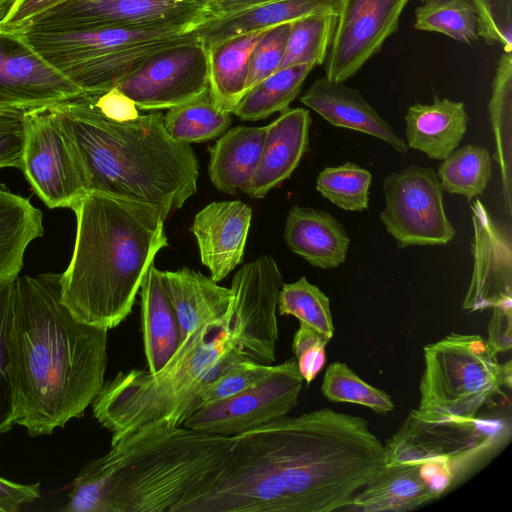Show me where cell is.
Returning <instances> with one entry per match:
<instances>
[{
  "instance_id": "39",
  "label": "cell",
  "mask_w": 512,
  "mask_h": 512,
  "mask_svg": "<svg viewBox=\"0 0 512 512\" xmlns=\"http://www.w3.org/2000/svg\"><path fill=\"white\" fill-rule=\"evenodd\" d=\"M321 392L330 401L359 404L378 414L389 413L395 408L392 398L384 390L362 380L341 361H333L326 368Z\"/></svg>"
},
{
  "instance_id": "38",
  "label": "cell",
  "mask_w": 512,
  "mask_h": 512,
  "mask_svg": "<svg viewBox=\"0 0 512 512\" xmlns=\"http://www.w3.org/2000/svg\"><path fill=\"white\" fill-rule=\"evenodd\" d=\"M372 174L353 162L321 170L316 179V190L337 207L350 212L368 209Z\"/></svg>"
},
{
  "instance_id": "15",
  "label": "cell",
  "mask_w": 512,
  "mask_h": 512,
  "mask_svg": "<svg viewBox=\"0 0 512 512\" xmlns=\"http://www.w3.org/2000/svg\"><path fill=\"white\" fill-rule=\"evenodd\" d=\"M199 26L189 24L79 30H17L50 65L64 75L73 67L129 49L182 40L193 34Z\"/></svg>"
},
{
  "instance_id": "43",
  "label": "cell",
  "mask_w": 512,
  "mask_h": 512,
  "mask_svg": "<svg viewBox=\"0 0 512 512\" xmlns=\"http://www.w3.org/2000/svg\"><path fill=\"white\" fill-rule=\"evenodd\" d=\"M290 28L291 22L270 28L255 45L250 55L246 92L279 69Z\"/></svg>"
},
{
  "instance_id": "50",
  "label": "cell",
  "mask_w": 512,
  "mask_h": 512,
  "mask_svg": "<svg viewBox=\"0 0 512 512\" xmlns=\"http://www.w3.org/2000/svg\"><path fill=\"white\" fill-rule=\"evenodd\" d=\"M271 1L274 0H209L208 8L215 19Z\"/></svg>"
},
{
  "instance_id": "10",
  "label": "cell",
  "mask_w": 512,
  "mask_h": 512,
  "mask_svg": "<svg viewBox=\"0 0 512 512\" xmlns=\"http://www.w3.org/2000/svg\"><path fill=\"white\" fill-rule=\"evenodd\" d=\"M382 185L385 207L379 217L399 248L446 245L454 238L432 168L409 165L387 175Z\"/></svg>"
},
{
  "instance_id": "51",
  "label": "cell",
  "mask_w": 512,
  "mask_h": 512,
  "mask_svg": "<svg viewBox=\"0 0 512 512\" xmlns=\"http://www.w3.org/2000/svg\"><path fill=\"white\" fill-rule=\"evenodd\" d=\"M11 2L12 0H0V11H2L4 8H8Z\"/></svg>"
},
{
  "instance_id": "45",
  "label": "cell",
  "mask_w": 512,
  "mask_h": 512,
  "mask_svg": "<svg viewBox=\"0 0 512 512\" xmlns=\"http://www.w3.org/2000/svg\"><path fill=\"white\" fill-rule=\"evenodd\" d=\"M82 95L108 119L123 122L140 115L134 101L116 87L104 91L83 92Z\"/></svg>"
},
{
  "instance_id": "30",
  "label": "cell",
  "mask_w": 512,
  "mask_h": 512,
  "mask_svg": "<svg viewBox=\"0 0 512 512\" xmlns=\"http://www.w3.org/2000/svg\"><path fill=\"white\" fill-rule=\"evenodd\" d=\"M265 31L224 39L207 48L209 92L221 110L231 113L245 94L250 55Z\"/></svg>"
},
{
  "instance_id": "27",
  "label": "cell",
  "mask_w": 512,
  "mask_h": 512,
  "mask_svg": "<svg viewBox=\"0 0 512 512\" xmlns=\"http://www.w3.org/2000/svg\"><path fill=\"white\" fill-rule=\"evenodd\" d=\"M160 271L151 265L139 290L144 354L151 373L166 365L181 343L179 323Z\"/></svg>"
},
{
  "instance_id": "47",
  "label": "cell",
  "mask_w": 512,
  "mask_h": 512,
  "mask_svg": "<svg viewBox=\"0 0 512 512\" xmlns=\"http://www.w3.org/2000/svg\"><path fill=\"white\" fill-rule=\"evenodd\" d=\"M486 342L495 353L509 352L512 347V306L492 308Z\"/></svg>"
},
{
  "instance_id": "11",
  "label": "cell",
  "mask_w": 512,
  "mask_h": 512,
  "mask_svg": "<svg viewBox=\"0 0 512 512\" xmlns=\"http://www.w3.org/2000/svg\"><path fill=\"white\" fill-rule=\"evenodd\" d=\"M282 284L278 264L267 254L243 265L232 278V300L225 317L235 348L247 360L263 365L276 360Z\"/></svg>"
},
{
  "instance_id": "37",
  "label": "cell",
  "mask_w": 512,
  "mask_h": 512,
  "mask_svg": "<svg viewBox=\"0 0 512 512\" xmlns=\"http://www.w3.org/2000/svg\"><path fill=\"white\" fill-rule=\"evenodd\" d=\"M414 28L461 43L478 41L477 17L469 0H428L415 9Z\"/></svg>"
},
{
  "instance_id": "42",
  "label": "cell",
  "mask_w": 512,
  "mask_h": 512,
  "mask_svg": "<svg viewBox=\"0 0 512 512\" xmlns=\"http://www.w3.org/2000/svg\"><path fill=\"white\" fill-rule=\"evenodd\" d=\"M477 17V33L487 44L512 52V0H469Z\"/></svg>"
},
{
  "instance_id": "16",
  "label": "cell",
  "mask_w": 512,
  "mask_h": 512,
  "mask_svg": "<svg viewBox=\"0 0 512 512\" xmlns=\"http://www.w3.org/2000/svg\"><path fill=\"white\" fill-rule=\"evenodd\" d=\"M409 0H340L325 77L346 82L399 28Z\"/></svg>"
},
{
  "instance_id": "41",
  "label": "cell",
  "mask_w": 512,
  "mask_h": 512,
  "mask_svg": "<svg viewBox=\"0 0 512 512\" xmlns=\"http://www.w3.org/2000/svg\"><path fill=\"white\" fill-rule=\"evenodd\" d=\"M273 366L247 359L234 362L205 388L199 407L244 391L266 376Z\"/></svg>"
},
{
  "instance_id": "28",
  "label": "cell",
  "mask_w": 512,
  "mask_h": 512,
  "mask_svg": "<svg viewBox=\"0 0 512 512\" xmlns=\"http://www.w3.org/2000/svg\"><path fill=\"white\" fill-rule=\"evenodd\" d=\"M439 496L417 465L385 466L384 470L352 499L347 510L362 512L415 509Z\"/></svg>"
},
{
  "instance_id": "52",
  "label": "cell",
  "mask_w": 512,
  "mask_h": 512,
  "mask_svg": "<svg viewBox=\"0 0 512 512\" xmlns=\"http://www.w3.org/2000/svg\"><path fill=\"white\" fill-rule=\"evenodd\" d=\"M9 110H21V109L5 108V107H1V106H0V112H3V111H9Z\"/></svg>"
},
{
  "instance_id": "46",
  "label": "cell",
  "mask_w": 512,
  "mask_h": 512,
  "mask_svg": "<svg viewBox=\"0 0 512 512\" xmlns=\"http://www.w3.org/2000/svg\"><path fill=\"white\" fill-rule=\"evenodd\" d=\"M66 0H12L3 18L0 28L17 30L31 19Z\"/></svg>"
},
{
  "instance_id": "48",
  "label": "cell",
  "mask_w": 512,
  "mask_h": 512,
  "mask_svg": "<svg viewBox=\"0 0 512 512\" xmlns=\"http://www.w3.org/2000/svg\"><path fill=\"white\" fill-rule=\"evenodd\" d=\"M40 497V484H20L0 476V512H16Z\"/></svg>"
},
{
  "instance_id": "22",
  "label": "cell",
  "mask_w": 512,
  "mask_h": 512,
  "mask_svg": "<svg viewBox=\"0 0 512 512\" xmlns=\"http://www.w3.org/2000/svg\"><path fill=\"white\" fill-rule=\"evenodd\" d=\"M284 239L292 252L321 269L343 264L350 246L346 228L332 214L299 205L287 214Z\"/></svg>"
},
{
  "instance_id": "44",
  "label": "cell",
  "mask_w": 512,
  "mask_h": 512,
  "mask_svg": "<svg viewBox=\"0 0 512 512\" xmlns=\"http://www.w3.org/2000/svg\"><path fill=\"white\" fill-rule=\"evenodd\" d=\"M24 111L0 112V168L21 169L24 146Z\"/></svg>"
},
{
  "instance_id": "9",
  "label": "cell",
  "mask_w": 512,
  "mask_h": 512,
  "mask_svg": "<svg viewBox=\"0 0 512 512\" xmlns=\"http://www.w3.org/2000/svg\"><path fill=\"white\" fill-rule=\"evenodd\" d=\"M23 120L20 170L47 207L72 209L88 187L67 129L51 105L25 110Z\"/></svg>"
},
{
  "instance_id": "7",
  "label": "cell",
  "mask_w": 512,
  "mask_h": 512,
  "mask_svg": "<svg viewBox=\"0 0 512 512\" xmlns=\"http://www.w3.org/2000/svg\"><path fill=\"white\" fill-rule=\"evenodd\" d=\"M510 438L509 418L425 421L409 413L384 445L386 466H419L440 497L488 464Z\"/></svg>"
},
{
  "instance_id": "18",
  "label": "cell",
  "mask_w": 512,
  "mask_h": 512,
  "mask_svg": "<svg viewBox=\"0 0 512 512\" xmlns=\"http://www.w3.org/2000/svg\"><path fill=\"white\" fill-rule=\"evenodd\" d=\"M473 223V271L462 307L468 312L512 306L510 226L494 219L480 199L470 205Z\"/></svg>"
},
{
  "instance_id": "3",
  "label": "cell",
  "mask_w": 512,
  "mask_h": 512,
  "mask_svg": "<svg viewBox=\"0 0 512 512\" xmlns=\"http://www.w3.org/2000/svg\"><path fill=\"white\" fill-rule=\"evenodd\" d=\"M232 437L154 426L111 444L75 477L64 512H178L226 465Z\"/></svg>"
},
{
  "instance_id": "17",
  "label": "cell",
  "mask_w": 512,
  "mask_h": 512,
  "mask_svg": "<svg viewBox=\"0 0 512 512\" xmlns=\"http://www.w3.org/2000/svg\"><path fill=\"white\" fill-rule=\"evenodd\" d=\"M83 92L50 65L19 30L0 28V106L27 110Z\"/></svg>"
},
{
  "instance_id": "53",
  "label": "cell",
  "mask_w": 512,
  "mask_h": 512,
  "mask_svg": "<svg viewBox=\"0 0 512 512\" xmlns=\"http://www.w3.org/2000/svg\"><path fill=\"white\" fill-rule=\"evenodd\" d=\"M421 2H425V1H428V0H420Z\"/></svg>"
},
{
  "instance_id": "8",
  "label": "cell",
  "mask_w": 512,
  "mask_h": 512,
  "mask_svg": "<svg viewBox=\"0 0 512 512\" xmlns=\"http://www.w3.org/2000/svg\"><path fill=\"white\" fill-rule=\"evenodd\" d=\"M418 408L425 421L470 420L511 389V361L501 364L478 334L450 333L423 348Z\"/></svg>"
},
{
  "instance_id": "4",
  "label": "cell",
  "mask_w": 512,
  "mask_h": 512,
  "mask_svg": "<svg viewBox=\"0 0 512 512\" xmlns=\"http://www.w3.org/2000/svg\"><path fill=\"white\" fill-rule=\"evenodd\" d=\"M72 210L76 238L61 273V299L80 322L107 330L132 312L158 252L168 246L159 209L99 191L86 192Z\"/></svg>"
},
{
  "instance_id": "13",
  "label": "cell",
  "mask_w": 512,
  "mask_h": 512,
  "mask_svg": "<svg viewBox=\"0 0 512 512\" xmlns=\"http://www.w3.org/2000/svg\"><path fill=\"white\" fill-rule=\"evenodd\" d=\"M208 2L209 0H66L37 15L21 28L79 30L202 25L213 19Z\"/></svg>"
},
{
  "instance_id": "14",
  "label": "cell",
  "mask_w": 512,
  "mask_h": 512,
  "mask_svg": "<svg viewBox=\"0 0 512 512\" xmlns=\"http://www.w3.org/2000/svg\"><path fill=\"white\" fill-rule=\"evenodd\" d=\"M115 87L140 110L184 104L209 89L207 49L199 37L161 48Z\"/></svg>"
},
{
  "instance_id": "21",
  "label": "cell",
  "mask_w": 512,
  "mask_h": 512,
  "mask_svg": "<svg viewBox=\"0 0 512 512\" xmlns=\"http://www.w3.org/2000/svg\"><path fill=\"white\" fill-rule=\"evenodd\" d=\"M300 101L333 126L378 138L399 153L405 154L409 149L363 94L345 82L320 77L309 86Z\"/></svg>"
},
{
  "instance_id": "25",
  "label": "cell",
  "mask_w": 512,
  "mask_h": 512,
  "mask_svg": "<svg viewBox=\"0 0 512 512\" xmlns=\"http://www.w3.org/2000/svg\"><path fill=\"white\" fill-rule=\"evenodd\" d=\"M267 125L228 129L211 146L208 174L211 183L226 194L245 193L261 158Z\"/></svg>"
},
{
  "instance_id": "33",
  "label": "cell",
  "mask_w": 512,
  "mask_h": 512,
  "mask_svg": "<svg viewBox=\"0 0 512 512\" xmlns=\"http://www.w3.org/2000/svg\"><path fill=\"white\" fill-rule=\"evenodd\" d=\"M231 122V113L215 105L209 89L184 104L168 109L163 115L167 133L187 144L219 137L228 130Z\"/></svg>"
},
{
  "instance_id": "26",
  "label": "cell",
  "mask_w": 512,
  "mask_h": 512,
  "mask_svg": "<svg viewBox=\"0 0 512 512\" xmlns=\"http://www.w3.org/2000/svg\"><path fill=\"white\" fill-rule=\"evenodd\" d=\"M340 0H274L211 19L197 28L206 49L224 39L267 30L307 15L338 10Z\"/></svg>"
},
{
  "instance_id": "36",
  "label": "cell",
  "mask_w": 512,
  "mask_h": 512,
  "mask_svg": "<svg viewBox=\"0 0 512 512\" xmlns=\"http://www.w3.org/2000/svg\"><path fill=\"white\" fill-rule=\"evenodd\" d=\"M277 312L281 316L296 317L299 323L313 328L329 341L334 335L329 297L304 276L295 282L282 284Z\"/></svg>"
},
{
  "instance_id": "29",
  "label": "cell",
  "mask_w": 512,
  "mask_h": 512,
  "mask_svg": "<svg viewBox=\"0 0 512 512\" xmlns=\"http://www.w3.org/2000/svg\"><path fill=\"white\" fill-rule=\"evenodd\" d=\"M43 233L41 210L0 183V282L19 276L27 247Z\"/></svg>"
},
{
  "instance_id": "23",
  "label": "cell",
  "mask_w": 512,
  "mask_h": 512,
  "mask_svg": "<svg viewBox=\"0 0 512 512\" xmlns=\"http://www.w3.org/2000/svg\"><path fill=\"white\" fill-rule=\"evenodd\" d=\"M160 275L179 323L181 342L203 324L226 314L232 300L230 288L186 267L160 271Z\"/></svg>"
},
{
  "instance_id": "1",
  "label": "cell",
  "mask_w": 512,
  "mask_h": 512,
  "mask_svg": "<svg viewBox=\"0 0 512 512\" xmlns=\"http://www.w3.org/2000/svg\"><path fill=\"white\" fill-rule=\"evenodd\" d=\"M216 480L178 512H331L385 468L366 419L322 408L233 436Z\"/></svg>"
},
{
  "instance_id": "31",
  "label": "cell",
  "mask_w": 512,
  "mask_h": 512,
  "mask_svg": "<svg viewBox=\"0 0 512 512\" xmlns=\"http://www.w3.org/2000/svg\"><path fill=\"white\" fill-rule=\"evenodd\" d=\"M489 120L495 140L504 201V211L512 214V53L500 56L491 85Z\"/></svg>"
},
{
  "instance_id": "40",
  "label": "cell",
  "mask_w": 512,
  "mask_h": 512,
  "mask_svg": "<svg viewBox=\"0 0 512 512\" xmlns=\"http://www.w3.org/2000/svg\"><path fill=\"white\" fill-rule=\"evenodd\" d=\"M15 280L0 282V435L16 424V404L9 350Z\"/></svg>"
},
{
  "instance_id": "12",
  "label": "cell",
  "mask_w": 512,
  "mask_h": 512,
  "mask_svg": "<svg viewBox=\"0 0 512 512\" xmlns=\"http://www.w3.org/2000/svg\"><path fill=\"white\" fill-rule=\"evenodd\" d=\"M303 386L296 358L274 365L254 385L231 397L203 405L183 423L209 435L233 437L287 416Z\"/></svg>"
},
{
  "instance_id": "6",
  "label": "cell",
  "mask_w": 512,
  "mask_h": 512,
  "mask_svg": "<svg viewBox=\"0 0 512 512\" xmlns=\"http://www.w3.org/2000/svg\"><path fill=\"white\" fill-rule=\"evenodd\" d=\"M225 318L188 335L159 371L132 368L104 383L92 403L94 418L111 444L138 430L183 426L200 406L205 388L227 367L245 359L235 348Z\"/></svg>"
},
{
  "instance_id": "49",
  "label": "cell",
  "mask_w": 512,
  "mask_h": 512,
  "mask_svg": "<svg viewBox=\"0 0 512 512\" xmlns=\"http://www.w3.org/2000/svg\"><path fill=\"white\" fill-rule=\"evenodd\" d=\"M328 342L327 340H321L294 353L298 370L306 384H310L324 367Z\"/></svg>"
},
{
  "instance_id": "24",
  "label": "cell",
  "mask_w": 512,
  "mask_h": 512,
  "mask_svg": "<svg viewBox=\"0 0 512 512\" xmlns=\"http://www.w3.org/2000/svg\"><path fill=\"white\" fill-rule=\"evenodd\" d=\"M468 121L464 102L435 95L430 104L414 103L408 107L406 144L430 159L443 160L459 147Z\"/></svg>"
},
{
  "instance_id": "35",
  "label": "cell",
  "mask_w": 512,
  "mask_h": 512,
  "mask_svg": "<svg viewBox=\"0 0 512 512\" xmlns=\"http://www.w3.org/2000/svg\"><path fill=\"white\" fill-rule=\"evenodd\" d=\"M337 12L313 13L291 22L279 69L302 64L323 65L334 34Z\"/></svg>"
},
{
  "instance_id": "19",
  "label": "cell",
  "mask_w": 512,
  "mask_h": 512,
  "mask_svg": "<svg viewBox=\"0 0 512 512\" xmlns=\"http://www.w3.org/2000/svg\"><path fill=\"white\" fill-rule=\"evenodd\" d=\"M251 220V207L240 200L212 202L195 215L191 231L215 282L241 263Z\"/></svg>"
},
{
  "instance_id": "5",
  "label": "cell",
  "mask_w": 512,
  "mask_h": 512,
  "mask_svg": "<svg viewBox=\"0 0 512 512\" xmlns=\"http://www.w3.org/2000/svg\"><path fill=\"white\" fill-rule=\"evenodd\" d=\"M51 106L75 145L88 191L149 204L166 217L197 192V156L167 133L161 112L114 121L82 94Z\"/></svg>"
},
{
  "instance_id": "34",
  "label": "cell",
  "mask_w": 512,
  "mask_h": 512,
  "mask_svg": "<svg viewBox=\"0 0 512 512\" xmlns=\"http://www.w3.org/2000/svg\"><path fill=\"white\" fill-rule=\"evenodd\" d=\"M441 187L471 201L484 193L492 176V156L483 146L467 144L456 148L438 167Z\"/></svg>"
},
{
  "instance_id": "2",
  "label": "cell",
  "mask_w": 512,
  "mask_h": 512,
  "mask_svg": "<svg viewBox=\"0 0 512 512\" xmlns=\"http://www.w3.org/2000/svg\"><path fill=\"white\" fill-rule=\"evenodd\" d=\"M61 274L18 276L10 328L16 424L31 437L83 416L104 386L108 330L78 321Z\"/></svg>"
},
{
  "instance_id": "32",
  "label": "cell",
  "mask_w": 512,
  "mask_h": 512,
  "mask_svg": "<svg viewBox=\"0 0 512 512\" xmlns=\"http://www.w3.org/2000/svg\"><path fill=\"white\" fill-rule=\"evenodd\" d=\"M313 69L312 65L302 64L277 70L249 89L231 114L241 120L257 121L285 111L299 95Z\"/></svg>"
},
{
  "instance_id": "20",
  "label": "cell",
  "mask_w": 512,
  "mask_h": 512,
  "mask_svg": "<svg viewBox=\"0 0 512 512\" xmlns=\"http://www.w3.org/2000/svg\"><path fill=\"white\" fill-rule=\"evenodd\" d=\"M311 116L305 108H288L267 125L257 169L245 191L260 199L288 179L309 145Z\"/></svg>"
}]
</instances>
